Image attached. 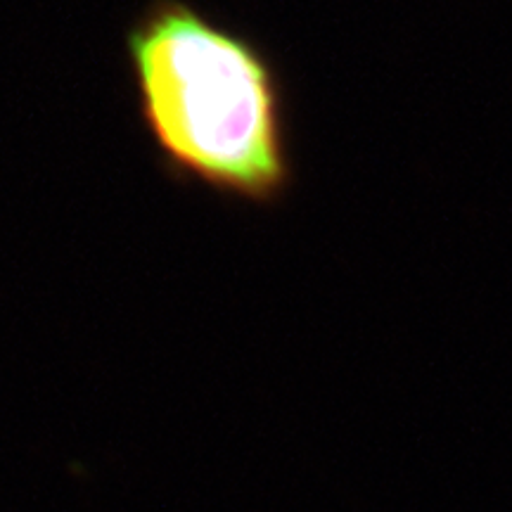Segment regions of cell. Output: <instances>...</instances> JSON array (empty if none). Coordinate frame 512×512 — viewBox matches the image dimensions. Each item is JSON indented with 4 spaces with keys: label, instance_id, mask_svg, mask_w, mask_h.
<instances>
[{
    "label": "cell",
    "instance_id": "obj_1",
    "mask_svg": "<svg viewBox=\"0 0 512 512\" xmlns=\"http://www.w3.org/2000/svg\"><path fill=\"white\" fill-rule=\"evenodd\" d=\"M138 117L171 176L273 207L294 183L285 86L252 36L188 0H150L124 34Z\"/></svg>",
    "mask_w": 512,
    "mask_h": 512
}]
</instances>
